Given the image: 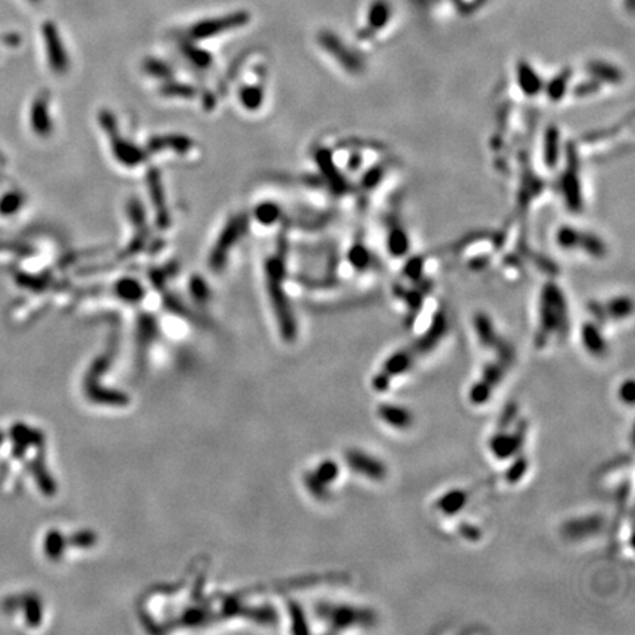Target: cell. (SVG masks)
Segmentation results:
<instances>
[{
  "label": "cell",
  "instance_id": "cell-7",
  "mask_svg": "<svg viewBox=\"0 0 635 635\" xmlns=\"http://www.w3.org/2000/svg\"><path fill=\"white\" fill-rule=\"evenodd\" d=\"M565 170L561 178V190L564 200L572 214H582L584 210V194L580 172V156L578 149L572 144L565 147Z\"/></svg>",
  "mask_w": 635,
  "mask_h": 635
},
{
  "label": "cell",
  "instance_id": "cell-12",
  "mask_svg": "<svg viewBox=\"0 0 635 635\" xmlns=\"http://www.w3.org/2000/svg\"><path fill=\"white\" fill-rule=\"evenodd\" d=\"M395 20V8L390 0H372L367 6L364 27L359 32V39L371 41L390 28Z\"/></svg>",
  "mask_w": 635,
  "mask_h": 635
},
{
  "label": "cell",
  "instance_id": "cell-29",
  "mask_svg": "<svg viewBox=\"0 0 635 635\" xmlns=\"http://www.w3.org/2000/svg\"><path fill=\"white\" fill-rule=\"evenodd\" d=\"M116 290L119 293L121 297H124L127 300H137L142 297V287L132 281V280H125V281H121L118 285H116Z\"/></svg>",
  "mask_w": 635,
  "mask_h": 635
},
{
  "label": "cell",
  "instance_id": "cell-8",
  "mask_svg": "<svg viewBox=\"0 0 635 635\" xmlns=\"http://www.w3.org/2000/svg\"><path fill=\"white\" fill-rule=\"evenodd\" d=\"M589 316L600 325L624 322L634 313V300L631 296L621 294L606 300H593L587 305Z\"/></svg>",
  "mask_w": 635,
  "mask_h": 635
},
{
  "label": "cell",
  "instance_id": "cell-26",
  "mask_svg": "<svg viewBox=\"0 0 635 635\" xmlns=\"http://www.w3.org/2000/svg\"><path fill=\"white\" fill-rule=\"evenodd\" d=\"M521 416H522V415H521L519 404H518L517 402H509L507 404H505V407L502 409L500 415H498L497 422H496V428H497V430L509 428V427H512L513 423H515Z\"/></svg>",
  "mask_w": 635,
  "mask_h": 635
},
{
  "label": "cell",
  "instance_id": "cell-24",
  "mask_svg": "<svg viewBox=\"0 0 635 635\" xmlns=\"http://www.w3.org/2000/svg\"><path fill=\"white\" fill-rule=\"evenodd\" d=\"M507 462H509V465L505 472V481L507 484H510V486H515V484H519L526 477V474L529 471V466H531V462H529L528 456L524 451Z\"/></svg>",
  "mask_w": 635,
  "mask_h": 635
},
{
  "label": "cell",
  "instance_id": "cell-18",
  "mask_svg": "<svg viewBox=\"0 0 635 635\" xmlns=\"http://www.w3.org/2000/svg\"><path fill=\"white\" fill-rule=\"evenodd\" d=\"M472 498V491L470 489L455 487L443 493L434 503V509L443 517L453 518L463 512V509Z\"/></svg>",
  "mask_w": 635,
  "mask_h": 635
},
{
  "label": "cell",
  "instance_id": "cell-33",
  "mask_svg": "<svg viewBox=\"0 0 635 635\" xmlns=\"http://www.w3.org/2000/svg\"><path fill=\"white\" fill-rule=\"evenodd\" d=\"M486 0H453L459 12H472L478 9Z\"/></svg>",
  "mask_w": 635,
  "mask_h": 635
},
{
  "label": "cell",
  "instance_id": "cell-3",
  "mask_svg": "<svg viewBox=\"0 0 635 635\" xmlns=\"http://www.w3.org/2000/svg\"><path fill=\"white\" fill-rule=\"evenodd\" d=\"M517 360V352L497 353L493 359L487 360L482 365L479 376L471 384L467 390V402L472 406H484L490 402L496 390L506 378L509 369Z\"/></svg>",
  "mask_w": 635,
  "mask_h": 635
},
{
  "label": "cell",
  "instance_id": "cell-22",
  "mask_svg": "<svg viewBox=\"0 0 635 635\" xmlns=\"http://www.w3.org/2000/svg\"><path fill=\"white\" fill-rule=\"evenodd\" d=\"M385 249L391 258L402 259L411 250V238L399 222L392 224L385 234Z\"/></svg>",
  "mask_w": 635,
  "mask_h": 635
},
{
  "label": "cell",
  "instance_id": "cell-32",
  "mask_svg": "<svg viewBox=\"0 0 635 635\" xmlns=\"http://www.w3.org/2000/svg\"><path fill=\"white\" fill-rule=\"evenodd\" d=\"M277 217H278V210L274 205H264V206H261V209H258V219H261L264 222L275 221Z\"/></svg>",
  "mask_w": 635,
  "mask_h": 635
},
{
  "label": "cell",
  "instance_id": "cell-28",
  "mask_svg": "<svg viewBox=\"0 0 635 635\" xmlns=\"http://www.w3.org/2000/svg\"><path fill=\"white\" fill-rule=\"evenodd\" d=\"M262 92L259 88H253V87H247L245 90H241V95H240V99H241V103H243V106L246 109H258L261 103H262Z\"/></svg>",
  "mask_w": 635,
  "mask_h": 635
},
{
  "label": "cell",
  "instance_id": "cell-31",
  "mask_svg": "<svg viewBox=\"0 0 635 635\" xmlns=\"http://www.w3.org/2000/svg\"><path fill=\"white\" fill-rule=\"evenodd\" d=\"M458 533L459 535L466 540V541H479L481 537H482V531H481V528L477 526L475 524L472 522H460L459 526H458Z\"/></svg>",
  "mask_w": 635,
  "mask_h": 635
},
{
  "label": "cell",
  "instance_id": "cell-6",
  "mask_svg": "<svg viewBox=\"0 0 635 635\" xmlns=\"http://www.w3.org/2000/svg\"><path fill=\"white\" fill-rule=\"evenodd\" d=\"M554 243L565 252H580L593 259L608 256V245L594 233L582 231L572 225L559 226L554 234Z\"/></svg>",
  "mask_w": 635,
  "mask_h": 635
},
{
  "label": "cell",
  "instance_id": "cell-15",
  "mask_svg": "<svg viewBox=\"0 0 635 635\" xmlns=\"http://www.w3.org/2000/svg\"><path fill=\"white\" fill-rule=\"evenodd\" d=\"M245 225H246V222L241 217L233 218L228 224L225 225V228L221 233L217 245H215V249L210 253V259H209L210 266L215 271H219L224 266V264L226 262V256H228L231 246L235 245L238 238L241 237V234H243Z\"/></svg>",
  "mask_w": 635,
  "mask_h": 635
},
{
  "label": "cell",
  "instance_id": "cell-19",
  "mask_svg": "<svg viewBox=\"0 0 635 635\" xmlns=\"http://www.w3.org/2000/svg\"><path fill=\"white\" fill-rule=\"evenodd\" d=\"M565 152V146L562 144V135L554 124L549 125L544 131L542 137V147H541V158L542 165L546 166L549 171H554L561 165L562 156Z\"/></svg>",
  "mask_w": 635,
  "mask_h": 635
},
{
  "label": "cell",
  "instance_id": "cell-4",
  "mask_svg": "<svg viewBox=\"0 0 635 635\" xmlns=\"http://www.w3.org/2000/svg\"><path fill=\"white\" fill-rule=\"evenodd\" d=\"M529 423L526 418L521 416L512 427L505 430H494L490 435L487 447L496 460L507 462L524 451L528 440Z\"/></svg>",
  "mask_w": 635,
  "mask_h": 635
},
{
  "label": "cell",
  "instance_id": "cell-25",
  "mask_svg": "<svg viewBox=\"0 0 635 635\" xmlns=\"http://www.w3.org/2000/svg\"><path fill=\"white\" fill-rule=\"evenodd\" d=\"M347 259L356 272H368L374 264L372 253L364 243L353 245L347 254Z\"/></svg>",
  "mask_w": 635,
  "mask_h": 635
},
{
  "label": "cell",
  "instance_id": "cell-27",
  "mask_svg": "<svg viewBox=\"0 0 635 635\" xmlns=\"http://www.w3.org/2000/svg\"><path fill=\"white\" fill-rule=\"evenodd\" d=\"M237 17L230 18V20H219L215 22H207L203 25H199L194 29V34L198 37H209L210 34H215L218 32H222V29H228L234 25H237Z\"/></svg>",
  "mask_w": 635,
  "mask_h": 635
},
{
  "label": "cell",
  "instance_id": "cell-16",
  "mask_svg": "<svg viewBox=\"0 0 635 635\" xmlns=\"http://www.w3.org/2000/svg\"><path fill=\"white\" fill-rule=\"evenodd\" d=\"M375 414L385 427L396 431L411 430L415 423V415L409 407L395 402H381L376 406Z\"/></svg>",
  "mask_w": 635,
  "mask_h": 635
},
{
  "label": "cell",
  "instance_id": "cell-2",
  "mask_svg": "<svg viewBox=\"0 0 635 635\" xmlns=\"http://www.w3.org/2000/svg\"><path fill=\"white\" fill-rule=\"evenodd\" d=\"M316 616L334 632L368 629L378 624V615L372 608L353 603H320L316 606Z\"/></svg>",
  "mask_w": 635,
  "mask_h": 635
},
{
  "label": "cell",
  "instance_id": "cell-1",
  "mask_svg": "<svg viewBox=\"0 0 635 635\" xmlns=\"http://www.w3.org/2000/svg\"><path fill=\"white\" fill-rule=\"evenodd\" d=\"M571 332V313L566 294L554 280L541 287L537 303L534 346L537 350L562 343Z\"/></svg>",
  "mask_w": 635,
  "mask_h": 635
},
{
  "label": "cell",
  "instance_id": "cell-13",
  "mask_svg": "<svg viewBox=\"0 0 635 635\" xmlns=\"http://www.w3.org/2000/svg\"><path fill=\"white\" fill-rule=\"evenodd\" d=\"M449 332V320L443 310L434 313L427 329L419 334L409 346L415 356L419 359L431 355L443 343Z\"/></svg>",
  "mask_w": 635,
  "mask_h": 635
},
{
  "label": "cell",
  "instance_id": "cell-9",
  "mask_svg": "<svg viewBox=\"0 0 635 635\" xmlns=\"http://www.w3.org/2000/svg\"><path fill=\"white\" fill-rule=\"evenodd\" d=\"M318 40H320L321 48L332 57V60H334L340 68L344 69V72L353 75V77L364 74L365 64L359 56V53L352 50L334 33L324 32L320 34V39Z\"/></svg>",
  "mask_w": 635,
  "mask_h": 635
},
{
  "label": "cell",
  "instance_id": "cell-17",
  "mask_svg": "<svg viewBox=\"0 0 635 635\" xmlns=\"http://www.w3.org/2000/svg\"><path fill=\"white\" fill-rule=\"evenodd\" d=\"M580 340L584 350L596 359H603L609 355V341L603 331V325L594 320L584 321L580 327Z\"/></svg>",
  "mask_w": 635,
  "mask_h": 635
},
{
  "label": "cell",
  "instance_id": "cell-20",
  "mask_svg": "<svg viewBox=\"0 0 635 635\" xmlns=\"http://www.w3.org/2000/svg\"><path fill=\"white\" fill-rule=\"evenodd\" d=\"M515 80L519 92L529 99L537 97L542 93L544 90L542 77L531 64L526 62L524 59L518 60L515 65Z\"/></svg>",
  "mask_w": 635,
  "mask_h": 635
},
{
  "label": "cell",
  "instance_id": "cell-10",
  "mask_svg": "<svg viewBox=\"0 0 635 635\" xmlns=\"http://www.w3.org/2000/svg\"><path fill=\"white\" fill-rule=\"evenodd\" d=\"M346 465L356 475L372 482H383L388 477L387 463L372 453L362 449H349L344 455Z\"/></svg>",
  "mask_w": 635,
  "mask_h": 635
},
{
  "label": "cell",
  "instance_id": "cell-11",
  "mask_svg": "<svg viewBox=\"0 0 635 635\" xmlns=\"http://www.w3.org/2000/svg\"><path fill=\"white\" fill-rule=\"evenodd\" d=\"M472 327L481 349L491 352L493 355L515 350V347L498 332L493 318L489 313L477 312L472 318Z\"/></svg>",
  "mask_w": 635,
  "mask_h": 635
},
{
  "label": "cell",
  "instance_id": "cell-21",
  "mask_svg": "<svg viewBox=\"0 0 635 635\" xmlns=\"http://www.w3.org/2000/svg\"><path fill=\"white\" fill-rule=\"evenodd\" d=\"M585 74L603 87L619 86L624 81V72L613 64L604 62V60H589L585 64Z\"/></svg>",
  "mask_w": 635,
  "mask_h": 635
},
{
  "label": "cell",
  "instance_id": "cell-5",
  "mask_svg": "<svg viewBox=\"0 0 635 635\" xmlns=\"http://www.w3.org/2000/svg\"><path fill=\"white\" fill-rule=\"evenodd\" d=\"M416 364L418 357L412 352L411 346L407 344L404 347H400V349L388 355L380 369L372 375L371 388L375 392L388 391L397 378H402L409 374L416 367Z\"/></svg>",
  "mask_w": 635,
  "mask_h": 635
},
{
  "label": "cell",
  "instance_id": "cell-23",
  "mask_svg": "<svg viewBox=\"0 0 635 635\" xmlns=\"http://www.w3.org/2000/svg\"><path fill=\"white\" fill-rule=\"evenodd\" d=\"M572 75L573 72L569 68L562 69L557 75H554L550 81L544 83L542 93H546L547 99L553 103L561 102L568 95V92H571Z\"/></svg>",
  "mask_w": 635,
  "mask_h": 635
},
{
  "label": "cell",
  "instance_id": "cell-30",
  "mask_svg": "<svg viewBox=\"0 0 635 635\" xmlns=\"http://www.w3.org/2000/svg\"><path fill=\"white\" fill-rule=\"evenodd\" d=\"M617 399L625 406H632L634 399H635V385L632 378H628V380H624L617 388Z\"/></svg>",
  "mask_w": 635,
  "mask_h": 635
},
{
  "label": "cell",
  "instance_id": "cell-14",
  "mask_svg": "<svg viewBox=\"0 0 635 635\" xmlns=\"http://www.w3.org/2000/svg\"><path fill=\"white\" fill-rule=\"evenodd\" d=\"M606 528V518L601 513H588V515L566 519L561 525V534L568 541H584L597 537Z\"/></svg>",
  "mask_w": 635,
  "mask_h": 635
}]
</instances>
